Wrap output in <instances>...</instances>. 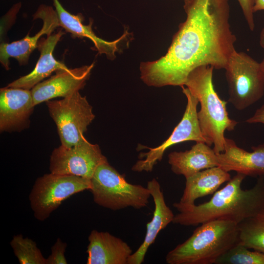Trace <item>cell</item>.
<instances>
[{
	"label": "cell",
	"instance_id": "cell-13",
	"mask_svg": "<svg viewBox=\"0 0 264 264\" xmlns=\"http://www.w3.org/2000/svg\"><path fill=\"white\" fill-rule=\"evenodd\" d=\"M93 66L92 63L74 68L57 70L55 75L39 83L31 90L34 106L79 91L84 88Z\"/></svg>",
	"mask_w": 264,
	"mask_h": 264
},
{
	"label": "cell",
	"instance_id": "cell-8",
	"mask_svg": "<svg viewBox=\"0 0 264 264\" xmlns=\"http://www.w3.org/2000/svg\"><path fill=\"white\" fill-rule=\"evenodd\" d=\"M45 103L62 145L72 147L85 137L84 133L95 118L92 107L86 96L77 91L61 100Z\"/></svg>",
	"mask_w": 264,
	"mask_h": 264
},
{
	"label": "cell",
	"instance_id": "cell-1",
	"mask_svg": "<svg viewBox=\"0 0 264 264\" xmlns=\"http://www.w3.org/2000/svg\"><path fill=\"white\" fill-rule=\"evenodd\" d=\"M186 14L166 53L141 63L140 78L149 86H183L196 68L209 65L224 69L235 50L229 22L228 0H186Z\"/></svg>",
	"mask_w": 264,
	"mask_h": 264
},
{
	"label": "cell",
	"instance_id": "cell-16",
	"mask_svg": "<svg viewBox=\"0 0 264 264\" xmlns=\"http://www.w3.org/2000/svg\"><path fill=\"white\" fill-rule=\"evenodd\" d=\"M53 5L57 13L60 25L71 34L73 38L86 37L93 43L96 50L100 54H105L110 60L116 58V53L119 51L120 44L124 41L128 34L125 31L118 39L113 41H107L96 35L93 31L92 19H90L88 24H83L84 17L81 13L73 15L66 11L59 0H53Z\"/></svg>",
	"mask_w": 264,
	"mask_h": 264
},
{
	"label": "cell",
	"instance_id": "cell-14",
	"mask_svg": "<svg viewBox=\"0 0 264 264\" xmlns=\"http://www.w3.org/2000/svg\"><path fill=\"white\" fill-rule=\"evenodd\" d=\"M248 152L225 138L223 152L217 154L218 166L226 172L235 171L246 176H264V143L251 148Z\"/></svg>",
	"mask_w": 264,
	"mask_h": 264
},
{
	"label": "cell",
	"instance_id": "cell-25",
	"mask_svg": "<svg viewBox=\"0 0 264 264\" xmlns=\"http://www.w3.org/2000/svg\"><path fill=\"white\" fill-rule=\"evenodd\" d=\"M240 5L243 14L249 29H255L253 7L255 0H237Z\"/></svg>",
	"mask_w": 264,
	"mask_h": 264
},
{
	"label": "cell",
	"instance_id": "cell-22",
	"mask_svg": "<svg viewBox=\"0 0 264 264\" xmlns=\"http://www.w3.org/2000/svg\"><path fill=\"white\" fill-rule=\"evenodd\" d=\"M10 244L20 264H46V258L32 239L18 234L14 236Z\"/></svg>",
	"mask_w": 264,
	"mask_h": 264
},
{
	"label": "cell",
	"instance_id": "cell-7",
	"mask_svg": "<svg viewBox=\"0 0 264 264\" xmlns=\"http://www.w3.org/2000/svg\"><path fill=\"white\" fill-rule=\"evenodd\" d=\"M90 188V179L50 172L44 174L36 180L29 195L34 217L44 221L64 200Z\"/></svg>",
	"mask_w": 264,
	"mask_h": 264
},
{
	"label": "cell",
	"instance_id": "cell-3",
	"mask_svg": "<svg viewBox=\"0 0 264 264\" xmlns=\"http://www.w3.org/2000/svg\"><path fill=\"white\" fill-rule=\"evenodd\" d=\"M214 67L199 66L188 76L185 85L198 100L200 109L198 118L205 143L214 145L216 154L223 152L225 131H232L238 122L231 119L226 109L227 102L220 98L213 84Z\"/></svg>",
	"mask_w": 264,
	"mask_h": 264
},
{
	"label": "cell",
	"instance_id": "cell-12",
	"mask_svg": "<svg viewBox=\"0 0 264 264\" xmlns=\"http://www.w3.org/2000/svg\"><path fill=\"white\" fill-rule=\"evenodd\" d=\"M34 107L31 90L7 87L1 88L0 132H19L28 128Z\"/></svg>",
	"mask_w": 264,
	"mask_h": 264
},
{
	"label": "cell",
	"instance_id": "cell-4",
	"mask_svg": "<svg viewBox=\"0 0 264 264\" xmlns=\"http://www.w3.org/2000/svg\"><path fill=\"white\" fill-rule=\"evenodd\" d=\"M166 255L168 264H212L239 242L238 224L226 220L204 222Z\"/></svg>",
	"mask_w": 264,
	"mask_h": 264
},
{
	"label": "cell",
	"instance_id": "cell-11",
	"mask_svg": "<svg viewBox=\"0 0 264 264\" xmlns=\"http://www.w3.org/2000/svg\"><path fill=\"white\" fill-rule=\"evenodd\" d=\"M33 20L40 19L43 25L34 36L28 33L22 39L11 43L2 42L0 45V62L6 70H9V58L16 59L20 65H26L31 53L38 47L40 38L43 35H50L60 26L57 13L51 6L41 4L33 15Z\"/></svg>",
	"mask_w": 264,
	"mask_h": 264
},
{
	"label": "cell",
	"instance_id": "cell-19",
	"mask_svg": "<svg viewBox=\"0 0 264 264\" xmlns=\"http://www.w3.org/2000/svg\"><path fill=\"white\" fill-rule=\"evenodd\" d=\"M168 163L174 173L185 178L202 170L218 166L217 154L203 142H196L189 150L170 153Z\"/></svg>",
	"mask_w": 264,
	"mask_h": 264
},
{
	"label": "cell",
	"instance_id": "cell-18",
	"mask_svg": "<svg viewBox=\"0 0 264 264\" xmlns=\"http://www.w3.org/2000/svg\"><path fill=\"white\" fill-rule=\"evenodd\" d=\"M65 32L60 30L56 33L42 38L38 42L37 48L40 52L39 59L34 69L29 74L22 76L9 83L6 87L32 89L53 71L66 69V65L57 60L53 56V51Z\"/></svg>",
	"mask_w": 264,
	"mask_h": 264
},
{
	"label": "cell",
	"instance_id": "cell-2",
	"mask_svg": "<svg viewBox=\"0 0 264 264\" xmlns=\"http://www.w3.org/2000/svg\"><path fill=\"white\" fill-rule=\"evenodd\" d=\"M246 176L240 173L231 178L208 201L197 205L179 202L173 205L178 213L173 223L195 226L204 222L226 220L238 224L264 207V176H259L253 187L243 190L241 185Z\"/></svg>",
	"mask_w": 264,
	"mask_h": 264
},
{
	"label": "cell",
	"instance_id": "cell-15",
	"mask_svg": "<svg viewBox=\"0 0 264 264\" xmlns=\"http://www.w3.org/2000/svg\"><path fill=\"white\" fill-rule=\"evenodd\" d=\"M147 188L153 198L154 210L152 220L146 225L144 240L137 250L132 253L127 264H141L144 261L149 247L154 242L160 232L173 220L174 214L167 205L158 181L153 178L147 183Z\"/></svg>",
	"mask_w": 264,
	"mask_h": 264
},
{
	"label": "cell",
	"instance_id": "cell-21",
	"mask_svg": "<svg viewBox=\"0 0 264 264\" xmlns=\"http://www.w3.org/2000/svg\"><path fill=\"white\" fill-rule=\"evenodd\" d=\"M238 244L264 253V207L238 224Z\"/></svg>",
	"mask_w": 264,
	"mask_h": 264
},
{
	"label": "cell",
	"instance_id": "cell-9",
	"mask_svg": "<svg viewBox=\"0 0 264 264\" xmlns=\"http://www.w3.org/2000/svg\"><path fill=\"white\" fill-rule=\"evenodd\" d=\"M100 147L88 142L84 137L74 146L61 145L52 152L50 157V172L69 175L91 179L97 168L108 162Z\"/></svg>",
	"mask_w": 264,
	"mask_h": 264
},
{
	"label": "cell",
	"instance_id": "cell-20",
	"mask_svg": "<svg viewBox=\"0 0 264 264\" xmlns=\"http://www.w3.org/2000/svg\"><path fill=\"white\" fill-rule=\"evenodd\" d=\"M231 178L229 172L219 166L199 171L186 178L185 188L179 202L195 204L197 199L216 192L222 184Z\"/></svg>",
	"mask_w": 264,
	"mask_h": 264
},
{
	"label": "cell",
	"instance_id": "cell-10",
	"mask_svg": "<svg viewBox=\"0 0 264 264\" xmlns=\"http://www.w3.org/2000/svg\"><path fill=\"white\" fill-rule=\"evenodd\" d=\"M185 95L187 103L182 119L175 127L171 134L166 140L155 148L146 147L150 150L147 153H141L140 158L132 167L134 172H151L157 161L162 159L165 151L170 147L180 142L194 141L196 142H203V137L198 118L197 106L198 100L190 91L189 89L181 87Z\"/></svg>",
	"mask_w": 264,
	"mask_h": 264
},
{
	"label": "cell",
	"instance_id": "cell-28",
	"mask_svg": "<svg viewBox=\"0 0 264 264\" xmlns=\"http://www.w3.org/2000/svg\"><path fill=\"white\" fill-rule=\"evenodd\" d=\"M260 44L262 48H264V26L262 28L260 33Z\"/></svg>",
	"mask_w": 264,
	"mask_h": 264
},
{
	"label": "cell",
	"instance_id": "cell-27",
	"mask_svg": "<svg viewBox=\"0 0 264 264\" xmlns=\"http://www.w3.org/2000/svg\"><path fill=\"white\" fill-rule=\"evenodd\" d=\"M260 10H264V0H255L253 7L254 12Z\"/></svg>",
	"mask_w": 264,
	"mask_h": 264
},
{
	"label": "cell",
	"instance_id": "cell-30",
	"mask_svg": "<svg viewBox=\"0 0 264 264\" xmlns=\"http://www.w3.org/2000/svg\"><path fill=\"white\" fill-rule=\"evenodd\" d=\"M183 0L185 1V0Z\"/></svg>",
	"mask_w": 264,
	"mask_h": 264
},
{
	"label": "cell",
	"instance_id": "cell-6",
	"mask_svg": "<svg viewBox=\"0 0 264 264\" xmlns=\"http://www.w3.org/2000/svg\"><path fill=\"white\" fill-rule=\"evenodd\" d=\"M228 86V102L236 109L244 110L264 95V73L260 63L243 52L235 50L224 68Z\"/></svg>",
	"mask_w": 264,
	"mask_h": 264
},
{
	"label": "cell",
	"instance_id": "cell-5",
	"mask_svg": "<svg viewBox=\"0 0 264 264\" xmlns=\"http://www.w3.org/2000/svg\"><path fill=\"white\" fill-rule=\"evenodd\" d=\"M90 181L89 190L94 202L113 211L143 208L151 196L147 187L129 183L108 161L97 168Z\"/></svg>",
	"mask_w": 264,
	"mask_h": 264
},
{
	"label": "cell",
	"instance_id": "cell-17",
	"mask_svg": "<svg viewBox=\"0 0 264 264\" xmlns=\"http://www.w3.org/2000/svg\"><path fill=\"white\" fill-rule=\"evenodd\" d=\"M88 241L87 264H127L132 253L127 243L108 232L93 230Z\"/></svg>",
	"mask_w": 264,
	"mask_h": 264
},
{
	"label": "cell",
	"instance_id": "cell-29",
	"mask_svg": "<svg viewBox=\"0 0 264 264\" xmlns=\"http://www.w3.org/2000/svg\"><path fill=\"white\" fill-rule=\"evenodd\" d=\"M260 65H261V68L264 73V58H263L262 62L260 63Z\"/></svg>",
	"mask_w": 264,
	"mask_h": 264
},
{
	"label": "cell",
	"instance_id": "cell-26",
	"mask_svg": "<svg viewBox=\"0 0 264 264\" xmlns=\"http://www.w3.org/2000/svg\"><path fill=\"white\" fill-rule=\"evenodd\" d=\"M248 123H261L264 125V104L258 109L254 115L245 120Z\"/></svg>",
	"mask_w": 264,
	"mask_h": 264
},
{
	"label": "cell",
	"instance_id": "cell-23",
	"mask_svg": "<svg viewBox=\"0 0 264 264\" xmlns=\"http://www.w3.org/2000/svg\"><path fill=\"white\" fill-rule=\"evenodd\" d=\"M215 264H264V253L238 243L218 258Z\"/></svg>",
	"mask_w": 264,
	"mask_h": 264
},
{
	"label": "cell",
	"instance_id": "cell-24",
	"mask_svg": "<svg viewBox=\"0 0 264 264\" xmlns=\"http://www.w3.org/2000/svg\"><path fill=\"white\" fill-rule=\"evenodd\" d=\"M66 242L60 238H57L56 242L51 248V253L46 258V264H66L67 262L65 257Z\"/></svg>",
	"mask_w": 264,
	"mask_h": 264
}]
</instances>
